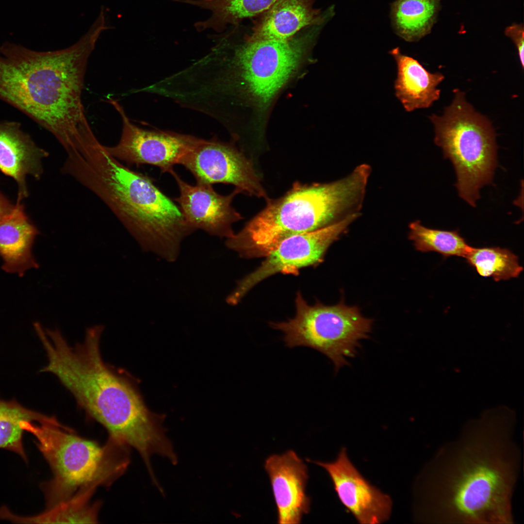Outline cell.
<instances>
[{
  "mask_svg": "<svg viewBox=\"0 0 524 524\" xmlns=\"http://www.w3.org/2000/svg\"><path fill=\"white\" fill-rule=\"evenodd\" d=\"M101 33L97 27L72 46L44 51L40 85L33 119L51 132L66 153L78 150L94 133L82 94L88 58Z\"/></svg>",
  "mask_w": 524,
  "mask_h": 524,
  "instance_id": "6",
  "label": "cell"
},
{
  "mask_svg": "<svg viewBox=\"0 0 524 524\" xmlns=\"http://www.w3.org/2000/svg\"><path fill=\"white\" fill-rule=\"evenodd\" d=\"M46 416L15 401H6L0 398V448L16 453L27 462L22 440L23 424L26 422H40Z\"/></svg>",
  "mask_w": 524,
  "mask_h": 524,
  "instance_id": "23",
  "label": "cell"
},
{
  "mask_svg": "<svg viewBox=\"0 0 524 524\" xmlns=\"http://www.w3.org/2000/svg\"><path fill=\"white\" fill-rule=\"evenodd\" d=\"M93 493H78L69 500L32 516L17 515L4 506L0 509V518L20 524L96 523L99 505L89 503Z\"/></svg>",
  "mask_w": 524,
  "mask_h": 524,
  "instance_id": "21",
  "label": "cell"
},
{
  "mask_svg": "<svg viewBox=\"0 0 524 524\" xmlns=\"http://www.w3.org/2000/svg\"><path fill=\"white\" fill-rule=\"evenodd\" d=\"M295 307L294 318L271 323L270 326L284 334L286 346L316 350L332 361L336 371L355 356L360 341L368 338L371 330L372 319L363 317L358 307L342 301L332 306L319 303L311 306L298 293Z\"/></svg>",
  "mask_w": 524,
  "mask_h": 524,
  "instance_id": "8",
  "label": "cell"
},
{
  "mask_svg": "<svg viewBox=\"0 0 524 524\" xmlns=\"http://www.w3.org/2000/svg\"><path fill=\"white\" fill-rule=\"evenodd\" d=\"M409 239L415 248L422 252H436L444 257L456 256L465 258L472 246L456 230L434 229L422 225L419 220L409 225Z\"/></svg>",
  "mask_w": 524,
  "mask_h": 524,
  "instance_id": "25",
  "label": "cell"
},
{
  "mask_svg": "<svg viewBox=\"0 0 524 524\" xmlns=\"http://www.w3.org/2000/svg\"><path fill=\"white\" fill-rule=\"evenodd\" d=\"M429 118L434 127L435 143L455 168L459 196L475 207L480 189L491 182L497 164L491 124L458 90L455 91L452 103L442 115L433 114Z\"/></svg>",
  "mask_w": 524,
  "mask_h": 524,
  "instance_id": "7",
  "label": "cell"
},
{
  "mask_svg": "<svg viewBox=\"0 0 524 524\" xmlns=\"http://www.w3.org/2000/svg\"><path fill=\"white\" fill-rule=\"evenodd\" d=\"M39 231L24 212V206L16 202L12 213L0 222V256L5 272L22 276L38 263L32 252Z\"/></svg>",
  "mask_w": 524,
  "mask_h": 524,
  "instance_id": "19",
  "label": "cell"
},
{
  "mask_svg": "<svg viewBox=\"0 0 524 524\" xmlns=\"http://www.w3.org/2000/svg\"><path fill=\"white\" fill-rule=\"evenodd\" d=\"M314 30L285 41H247L234 47L233 76L260 106L267 105L295 72Z\"/></svg>",
  "mask_w": 524,
  "mask_h": 524,
  "instance_id": "9",
  "label": "cell"
},
{
  "mask_svg": "<svg viewBox=\"0 0 524 524\" xmlns=\"http://www.w3.org/2000/svg\"><path fill=\"white\" fill-rule=\"evenodd\" d=\"M108 102L121 117L122 130L118 143L106 147L108 153L119 161L129 164H150L162 173H170L198 138L171 131L148 130L134 124L119 102L112 98Z\"/></svg>",
  "mask_w": 524,
  "mask_h": 524,
  "instance_id": "12",
  "label": "cell"
},
{
  "mask_svg": "<svg viewBox=\"0 0 524 524\" xmlns=\"http://www.w3.org/2000/svg\"><path fill=\"white\" fill-rule=\"evenodd\" d=\"M48 155L22 131L20 123L0 120V171L17 183V202L28 196L26 176L39 179L43 172L42 160Z\"/></svg>",
  "mask_w": 524,
  "mask_h": 524,
  "instance_id": "16",
  "label": "cell"
},
{
  "mask_svg": "<svg viewBox=\"0 0 524 524\" xmlns=\"http://www.w3.org/2000/svg\"><path fill=\"white\" fill-rule=\"evenodd\" d=\"M439 0H396L391 17L396 34L408 42L420 40L430 31L435 21Z\"/></svg>",
  "mask_w": 524,
  "mask_h": 524,
  "instance_id": "22",
  "label": "cell"
},
{
  "mask_svg": "<svg viewBox=\"0 0 524 524\" xmlns=\"http://www.w3.org/2000/svg\"><path fill=\"white\" fill-rule=\"evenodd\" d=\"M389 53L397 66L395 95L407 112L428 108L439 99L440 90L437 87L444 78L442 74L428 72L417 60L402 53L398 47Z\"/></svg>",
  "mask_w": 524,
  "mask_h": 524,
  "instance_id": "18",
  "label": "cell"
},
{
  "mask_svg": "<svg viewBox=\"0 0 524 524\" xmlns=\"http://www.w3.org/2000/svg\"><path fill=\"white\" fill-rule=\"evenodd\" d=\"M276 0H176L210 11L207 19L194 24L199 32L206 30L217 33L225 31L229 26H237L244 19L263 13Z\"/></svg>",
  "mask_w": 524,
  "mask_h": 524,
  "instance_id": "20",
  "label": "cell"
},
{
  "mask_svg": "<svg viewBox=\"0 0 524 524\" xmlns=\"http://www.w3.org/2000/svg\"><path fill=\"white\" fill-rule=\"evenodd\" d=\"M180 191L178 197L173 199L188 225L195 230L201 229L209 234L226 238L234 233L232 225L243 219L232 207V202L240 192L236 189L227 195L216 192L212 185L196 183L190 184L183 180L173 170L170 172Z\"/></svg>",
  "mask_w": 524,
  "mask_h": 524,
  "instance_id": "14",
  "label": "cell"
},
{
  "mask_svg": "<svg viewBox=\"0 0 524 524\" xmlns=\"http://www.w3.org/2000/svg\"><path fill=\"white\" fill-rule=\"evenodd\" d=\"M103 329L90 327L83 342L74 346L58 329L40 331L49 361L41 371L55 375L86 413L105 428L109 439L136 449L149 466L153 455L166 458L173 451L164 416L148 409L130 377L104 361L99 345Z\"/></svg>",
  "mask_w": 524,
  "mask_h": 524,
  "instance_id": "2",
  "label": "cell"
},
{
  "mask_svg": "<svg viewBox=\"0 0 524 524\" xmlns=\"http://www.w3.org/2000/svg\"><path fill=\"white\" fill-rule=\"evenodd\" d=\"M465 258L480 276L495 281L517 278L523 270L518 256L507 248L472 247Z\"/></svg>",
  "mask_w": 524,
  "mask_h": 524,
  "instance_id": "24",
  "label": "cell"
},
{
  "mask_svg": "<svg viewBox=\"0 0 524 524\" xmlns=\"http://www.w3.org/2000/svg\"><path fill=\"white\" fill-rule=\"evenodd\" d=\"M314 0H276L252 28L247 41L288 40L303 28L319 26L327 20Z\"/></svg>",
  "mask_w": 524,
  "mask_h": 524,
  "instance_id": "17",
  "label": "cell"
},
{
  "mask_svg": "<svg viewBox=\"0 0 524 524\" xmlns=\"http://www.w3.org/2000/svg\"><path fill=\"white\" fill-rule=\"evenodd\" d=\"M360 215L354 214L332 225L285 239L265 256L260 266L238 281L227 302L236 305L252 287L275 274H295L302 268L320 263L330 246Z\"/></svg>",
  "mask_w": 524,
  "mask_h": 524,
  "instance_id": "10",
  "label": "cell"
},
{
  "mask_svg": "<svg viewBox=\"0 0 524 524\" xmlns=\"http://www.w3.org/2000/svg\"><path fill=\"white\" fill-rule=\"evenodd\" d=\"M506 34L509 36L515 43L518 52L520 61L522 66L524 67V30L523 26L519 24H513L508 27L505 31Z\"/></svg>",
  "mask_w": 524,
  "mask_h": 524,
  "instance_id": "26",
  "label": "cell"
},
{
  "mask_svg": "<svg viewBox=\"0 0 524 524\" xmlns=\"http://www.w3.org/2000/svg\"><path fill=\"white\" fill-rule=\"evenodd\" d=\"M371 168L363 164L344 178L328 183H294L266 205L226 246L244 257L267 256L282 241L360 213Z\"/></svg>",
  "mask_w": 524,
  "mask_h": 524,
  "instance_id": "4",
  "label": "cell"
},
{
  "mask_svg": "<svg viewBox=\"0 0 524 524\" xmlns=\"http://www.w3.org/2000/svg\"><path fill=\"white\" fill-rule=\"evenodd\" d=\"M313 462L327 471L340 501L360 524H380L389 520L391 497L364 478L348 458L345 448L333 462Z\"/></svg>",
  "mask_w": 524,
  "mask_h": 524,
  "instance_id": "13",
  "label": "cell"
},
{
  "mask_svg": "<svg viewBox=\"0 0 524 524\" xmlns=\"http://www.w3.org/2000/svg\"><path fill=\"white\" fill-rule=\"evenodd\" d=\"M264 468L271 482L278 511V523L300 524L310 509V498L306 494L308 478L306 465L293 450L273 455L265 461Z\"/></svg>",
  "mask_w": 524,
  "mask_h": 524,
  "instance_id": "15",
  "label": "cell"
},
{
  "mask_svg": "<svg viewBox=\"0 0 524 524\" xmlns=\"http://www.w3.org/2000/svg\"><path fill=\"white\" fill-rule=\"evenodd\" d=\"M513 426L465 427L435 452L418 476L414 513L434 524H513L522 452Z\"/></svg>",
  "mask_w": 524,
  "mask_h": 524,
  "instance_id": "1",
  "label": "cell"
},
{
  "mask_svg": "<svg viewBox=\"0 0 524 524\" xmlns=\"http://www.w3.org/2000/svg\"><path fill=\"white\" fill-rule=\"evenodd\" d=\"M13 205L8 199L0 193V222L6 218L13 211Z\"/></svg>",
  "mask_w": 524,
  "mask_h": 524,
  "instance_id": "27",
  "label": "cell"
},
{
  "mask_svg": "<svg viewBox=\"0 0 524 524\" xmlns=\"http://www.w3.org/2000/svg\"><path fill=\"white\" fill-rule=\"evenodd\" d=\"M61 172L100 198L144 251L167 262L177 259L195 231L150 178L124 165L99 141L68 154Z\"/></svg>",
  "mask_w": 524,
  "mask_h": 524,
  "instance_id": "3",
  "label": "cell"
},
{
  "mask_svg": "<svg viewBox=\"0 0 524 524\" xmlns=\"http://www.w3.org/2000/svg\"><path fill=\"white\" fill-rule=\"evenodd\" d=\"M23 429L36 438L38 449L50 467L52 478L41 488L46 509L65 502L78 493L108 485L126 469L127 447L109 439L103 445L77 435L53 416L25 422Z\"/></svg>",
  "mask_w": 524,
  "mask_h": 524,
  "instance_id": "5",
  "label": "cell"
},
{
  "mask_svg": "<svg viewBox=\"0 0 524 524\" xmlns=\"http://www.w3.org/2000/svg\"><path fill=\"white\" fill-rule=\"evenodd\" d=\"M180 164L197 183L231 184L240 193L268 198L251 160L232 145L198 138Z\"/></svg>",
  "mask_w": 524,
  "mask_h": 524,
  "instance_id": "11",
  "label": "cell"
}]
</instances>
